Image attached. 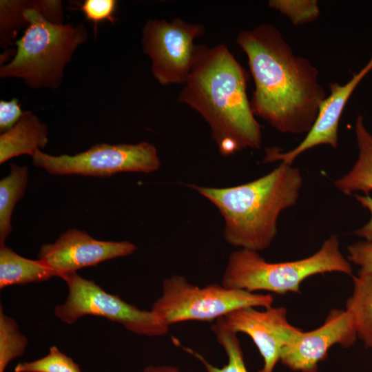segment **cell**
Here are the masks:
<instances>
[{
    "instance_id": "obj_1",
    "label": "cell",
    "mask_w": 372,
    "mask_h": 372,
    "mask_svg": "<svg viewBox=\"0 0 372 372\" xmlns=\"http://www.w3.org/2000/svg\"><path fill=\"white\" fill-rule=\"evenodd\" d=\"M236 43L247 55L255 85L250 101L254 115L282 133L307 134L327 96L318 69L296 55L271 23L241 31Z\"/></svg>"
},
{
    "instance_id": "obj_2",
    "label": "cell",
    "mask_w": 372,
    "mask_h": 372,
    "mask_svg": "<svg viewBox=\"0 0 372 372\" xmlns=\"http://www.w3.org/2000/svg\"><path fill=\"white\" fill-rule=\"evenodd\" d=\"M247 80L227 45H196L190 72L177 100L203 118L223 156L261 147V127L248 99Z\"/></svg>"
},
{
    "instance_id": "obj_3",
    "label": "cell",
    "mask_w": 372,
    "mask_h": 372,
    "mask_svg": "<svg viewBox=\"0 0 372 372\" xmlns=\"http://www.w3.org/2000/svg\"><path fill=\"white\" fill-rule=\"evenodd\" d=\"M302 183L297 167L280 163L266 175L245 184L189 187L220 211L229 245L259 252L270 247L278 233L279 216L296 205Z\"/></svg>"
},
{
    "instance_id": "obj_4",
    "label": "cell",
    "mask_w": 372,
    "mask_h": 372,
    "mask_svg": "<svg viewBox=\"0 0 372 372\" xmlns=\"http://www.w3.org/2000/svg\"><path fill=\"white\" fill-rule=\"evenodd\" d=\"M23 16L28 25L15 42L14 58L1 67L0 76L21 79L32 88L56 89L66 64L77 48L86 42L87 28L82 23L49 21L35 9V1H25Z\"/></svg>"
},
{
    "instance_id": "obj_5",
    "label": "cell",
    "mask_w": 372,
    "mask_h": 372,
    "mask_svg": "<svg viewBox=\"0 0 372 372\" xmlns=\"http://www.w3.org/2000/svg\"><path fill=\"white\" fill-rule=\"evenodd\" d=\"M329 272L353 276L351 265L342 254L335 235L330 236L311 256L289 262H269L258 251H234L228 258L222 285L249 292L297 293H300V285L306 278Z\"/></svg>"
},
{
    "instance_id": "obj_6",
    "label": "cell",
    "mask_w": 372,
    "mask_h": 372,
    "mask_svg": "<svg viewBox=\"0 0 372 372\" xmlns=\"http://www.w3.org/2000/svg\"><path fill=\"white\" fill-rule=\"evenodd\" d=\"M269 293L249 292L212 284L203 287L174 274L163 280L162 293L151 311L168 327L184 321L211 322L244 307L272 306Z\"/></svg>"
},
{
    "instance_id": "obj_7",
    "label": "cell",
    "mask_w": 372,
    "mask_h": 372,
    "mask_svg": "<svg viewBox=\"0 0 372 372\" xmlns=\"http://www.w3.org/2000/svg\"><path fill=\"white\" fill-rule=\"evenodd\" d=\"M60 278L68 285V296L64 304L55 308L54 314L67 324H74L83 316L92 315L118 322L141 335L161 336L169 331V327L152 311L141 310L128 304L76 272L65 273Z\"/></svg>"
},
{
    "instance_id": "obj_8",
    "label": "cell",
    "mask_w": 372,
    "mask_h": 372,
    "mask_svg": "<svg viewBox=\"0 0 372 372\" xmlns=\"http://www.w3.org/2000/svg\"><path fill=\"white\" fill-rule=\"evenodd\" d=\"M32 157L34 165L53 175L105 177L121 172L149 174L161 166L156 147L147 141L137 144L99 143L74 156H52L37 149Z\"/></svg>"
},
{
    "instance_id": "obj_9",
    "label": "cell",
    "mask_w": 372,
    "mask_h": 372,
    "mask_svg": "<svg viewBox=\"0 0 372 372\" xmlns=\"http://www.w3.org/2000/svg\"><path fill=\"white\" fill-rule=\"evenodd\" d=\"M200 23L179 18L171 21L148 19L142 30L144 53L151 60V72L162 85L184 84L190 72L196 45L205 33Z\"/></svg>"
},
{
    "instance_id": "obj_10",
    "label": "cell",
    "mask_w": 372,
    "mask_h": 372,
    "mask_svg": "<svg viewBox=\"0 0 372 372\" xmlns=\"http://www.w3.org/2000/svg\"><path fill=\"white\" fill-rule=\"evenodd\" d=\"M249 307L234 311L218 320L232 331L249 335L258 348L263 366L258 372H273L282 349L297 340L301 329L287 320V309L272 306L260 311Z\"/></svg>"
},
{
    "instance_id": "obj_11",
    "label": "cell",
    "mask_w": 372,
    "mask_h": 372,
    "mask_svg": "<svg viewBox=\"0 0 372 372\" xmlns=\"http://www.w3.org/2000/svg\"><path fill=\"white\" fill-rule=\"evenodd\" d=\"M357 339L351 313L347 309H332L320 327L303 331L297 340L282 349L280 362L293 371L318 372V363L327 358L331 347L350 348Z\"/></svg>"
},
{
    "instance_id": "obj_12",
    "label": "cell",
    "mask_w": 372,
    "mask_h": 372,
    "mask_svg": "<svg viewBox=\"0 0 372 372\" xmlns=\"http://www.w3.org/2000/svg\"><path fill=\"white\" fill-rule=\"evenodd\" d=\"M136 249L135 245L127 240H99L85 231L70 229L54 243L42 245L39 259L55 276L61 277L107 260L128 256Z\"/></svg>"
},
{
    "instance_id": "obj_13",
    "label": "cell",
    "mask_w": 372,
    "mask_h": 372,
    "mask_svg": "<svg viewBox=\"0 0 372 372\" xmlns=\"http://www.w3.org/2000/svg\"><path fill=\"white\" fill-rule=\"evenodd\" d=\"M372 70V54L368 63L345 84L331 83L330 94L320 105L317 119L304 138L294 148L282 152L279 147L265 149L263 162L280 161L292 165L293 161L305 151L320 145L335 149L338 146V125L347 103L362 79Z\"/></svg>"
},
{
    "instance_id": "obj_14",
    "label": "cell",
    "mask_w": 372,
    "mask_h": 372,
    "mask_svg": "<svg viewBox=\"0 0 372 372\" xmlns=\"http://www.w3.org/2000/svg\"><path fill=\"white\" fill-rule=\"evenodd\" d=\"M48 126L32 112H23L19 121L0 136V163L21 155L33 156L48 138Z\"/></svg>"
},
{
    "instance_id": "obj_15",
    "label": "cell",
    "mask_w": 372,
    "mask_h": 372,
    "mask_svg": "<svg viewBox=\"0 0 372 372\" xmlns=\"http://www.w3.org/2000/svg\"><path fill=\"white\" fill-rule=\"evenodd\" d=\"M358 156L352 168L344 176L333 181L342 193L351 195L360 191L368 194L372 191V134L359 116L355 124Z\"/></svg>"
},
{
    "instance_id": "obj_16",
    "label": "cell",
    "mask_w": 372,
    "mask_h": 372,
    "mask_svg": "<svg viewBox=\"0 0 372 372\" xmlns=\"http://www.w3.org/2000/svg\"><path fill=\"white\" fill-rule=\"evenodd\" d=\"M54 273L41 260H30L0 245V288L47 280Z\"/></svg>"
},
{
    "instance_id": "obj_17",
    "label": "cell",
    "mask_w": 372,
    "mask_h": 372,
    "mask_svg": "<svg viewBox=\"0 0 372 372\" xmlns=\"http://www.w3.org/2000/svg\"><path fill=\"white\" fill-rule=\"evenodd\" d=\"M353 291L347 300L346 309L352 315L359 338L372 349V271L352 276Z\"/></svg>"
},
{
    "instance_id": "obj_18",
    "label": "cell",
    "mask_w": 372,
    "mask_h": 372,
    "mask_svg": "<svg viewBox=\"0 0 372 372\" xmlns=\"http://www.w3.org/2000/svg\"><path fill=\"white\" fill-rule=\"evenodd\" d=\"M26 166L12 163L10 174L0 180V245L12 230L11 217L16 204L24 196L28 185Z\"/></svg>"
},
{
    "instance_id": "obj_19",
    "label": "cell",
    "mask_w": 372,
    "mask_h": 372,
    "mask_svg": "<svg viewBox=\"0 0 372 372\" xmlns=\"http://www.w3.org/2000/svg\"><path fill=\"white\" fill-rule=\"evenodd\" d=\"M217 342L224 349L228 358L227 364L222 368H218L198 353L190 349L185 350L193 354L205 366L207 372H248L246 368L243 353L237 333L223 325L218 320L211 326Z\"/></svg>"
},
{
    "instance_id": "obj_20",
    "label": "cell",
    "mask_w": 372,
    "mask_h": 372,
    "mask_svg": "<svg viewBox=\"0 0 372 372\" xmlns=\"http://www.w3.org/2000/svg\"><path fill=\"white\" fill-rule=\"evenodd\" d=\"M27 339L21 334L14 319L0 312V372L13 359L23 354L27 346Z\"/></svg>"
},
{
    "instance_id": "obj_21",
    "label": "cell",
    "mask_w": 372,
    "mask_h": 372,
    "mask_svg": "<svg viewBox=\"0 0 372 372\" xmlns=\"http://www.w3.org/2000/svg\"><path fill=\"white\" fill-rule=\"evenodd\" d=\"M14 372H81L79 366L55 346L42 358L18 364Z\"/></svg>"
},
{
    "instance_id": "obj_22",
    "label": "cell",
    "mask_w": 372,
    "mask_h": 372,
    "mask_svg": "<svg viewBox=\"0 0 372 372\" xmlns=\"http://www.w3.org/2000/svg\"><path fill=\"white\" fill-rule=\"evenodd\" d=\"M268 5L287 16L295 25L313 22L320 15L316 0H270Z\"/></svg>"
},
{
    "instance_id": "obj_23",
    "label": "cell",
    "mask_w": 372,
    "mask_h": 372,
    "mask_svg": "<svg viewBox=\"0 0 372 372\" xmlns=\"http://www.w3.org/2000/svg\"><path fill=\"white\" fill-rule=\"evenodd\" d=\"M0 2L1 43L5 45L11 44L18 29L28 24L23 16L25 1Z\"/></svg>"
},
{
    "instance_id": "obj_24",
    "label": "cell",
    "mask_w": 372,
    "mask_h": 372,
    "mask_svg": "<svg viewBox=\"0 0 372 372\" xmlns=\"http://www.w3.org/2000/svg\"><path fill=\"white\" fill-rule=\"evenodd\" d=\"M117 1L115 0H86L80 7L87 20L94 24V32L97 30V24L105 20L114 23L116 19L114 17Z\"/></svg>"
},
{
    "instance_id": "obj_25",
    "label": "cell",
    "mask_w": 372,
    "mask_h": 372,
    "mask_svg": "<svg viewBox=\"0 0 372 372\" xmlns=\"http://www.w3.org/2000/svg\"><path fill=\"white\" fill-rule=\"evenodd\" d=\"M348 260L360 267L359 272L372 271V241H360L347 247Z\"/></svg>"
},
{
    "instance_id": "obj_26",
    "label": "cell",
    "mask_w": 372,
    "mask_h": 372,
    "mask_svg": "<svg viewBox=\"0 0 372 372\" xmlns=\"http://www.w3.org/2000/svg\"><path fill=\"white\" fill-rule=\"evenodd\" d=\"M17 99L0 101V132L10 130L20 119L23 114Z\"/></svg>"
},
{
    "instance_id": "obj_27",
    "label": "cell",
    "mask_w": 372,
    "mask_h": 372,
    "mask_svg": "<svg viewBox=\"0 0 372 372\" xmlns=\"http://www.w3.org/2000/svg\"><path fill=\"white\" fill-rule=\"evenodd\" d=\"M358 202L364 207L367 209L371 214V218L362 227L356 229L354 234L358 237L364 238L366 241H372V198L368 195L361 196L354 194Z\"/></svg>"
},
{
    "instance_id": "obj_28",
    "label": "cell",
    "mask_w": 372,
    "mask_h": 372,
    "mask_svg": "<svg viewBox=\"0 0 372 372\" xmlns=\"http://www.w3.org/2000/svg\"><path fill=\"white\" fill-rule=\"evenodd\" d=\"M144 372H180L173 366H149L144 369Z\"/></svg>"
}]
</instances>
